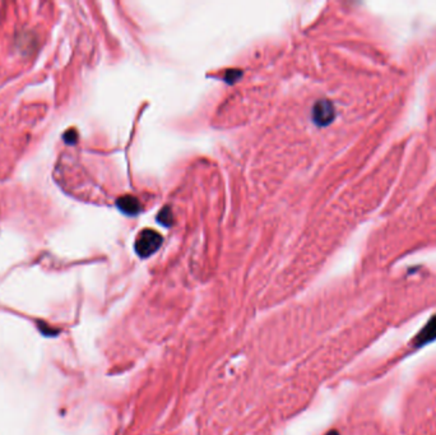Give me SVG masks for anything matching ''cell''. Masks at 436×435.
<instances>
[{"mask_svg":"<svg viewBox=\"0 0 436 435\" xmlns=\"http://www.w3.org/2000/svg\"><path fill=\"white\" fill-rule=\"evenodd\" d=\"M162 241H164V239L157 231L150 229L143 230L136 240V254L140 258L150 257L161 246Z\"/></svg>","mask_w":436,"mask_h":435,"instance_id":"1","label":"cell"},{"mask_svg":"<svg viewBox=\"0 0 436 435\" xmlns=\"http://www.w3.org/2000/svg\"><path fill=\"white\" fill-rule=\"evenodd\" d=\"M333 116H334V109L330 102L319 101L315 105L312 118L318 125L329 124L333 120Z\"/></svg>","mask_w":436,"mask_h":435,"instance_id":"2","label":"cell"},{"mask_svg":"<svg viewBox=\"0 0 436 435\" xmlns=\"http://www.w3.org/2000/svg\"><path fill=\"white\" fill-rule=\"evenodd\" d=\"M116 206L122 212L126 213L129 216H134L139 213L140 211V204L136 198L132 197V195H124V197L119 198L116 202Z\"/></svg>","mask_w":436,"mask_h":435,"instance_id":"3","label":"cell"},{"mask_svg":"<svg viewBox=\"0 0 436 435\" xmlns=\"http://www.w3.org/2000/svg\"><path fill=\"white\" fill-rule=\"evenodd\" d=\"M158 221L164 226H170L171 222H172V213H171V209L168 207H164L161 212H160Z\"/></svg>","mask_w":436,"mask_h":435,"instance_id":"4","label":"cell"},{"mask_svg":"<svg viewBox=\"0 0 436 435\" xmlns=\"http://www.w3.org/2000/svg\"><path fill=\"white\" fill-rule=\"evenodd\" d=\"M62 139L66 141V143L74 144L76 142V132H74V130H68V132H66V133L64 134Z\"/></svg>","mask_w":436,"mask_h":435,"instance_id":"5","label":"cell"},{"mask_svg":"<svg viewBox=\"0 0 436 435\" xmlns=\"http://www.w3.org/2000/svg\"><path fill=\"white\" fill-rule=\"evenodd\" d=\"M326 435H338V432L337 431H330V432H328Z\"/></svg>","mask_w":436,"mask_h":435,"instance_id":"6","label":"cell"}]
</instances>
